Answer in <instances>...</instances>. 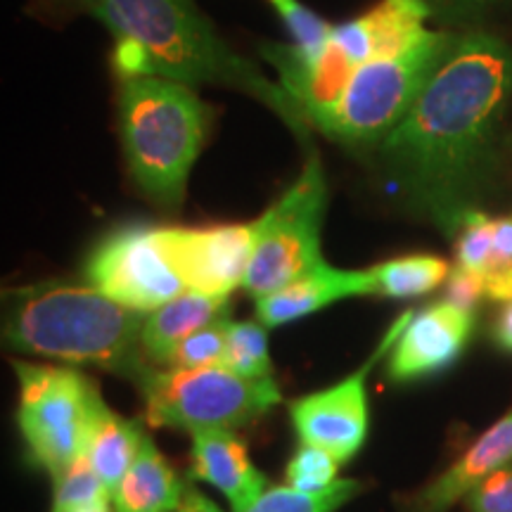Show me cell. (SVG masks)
Wrapping results in <instances>:
<instances>
[{"mask_svg":"<svg viewBox=\"0 0 512 512\" xmlns=\"http://www.w3.org/2000/svg\"><path fill=\"white\" fill-rule=\"evenodd\" d=\"M512 95V50L491 34L458 36L406 119L380 143L389 178L446 230L477 209Z\"/></svg>","mask_w":512,"mask_h":512,"instance_id":"obj_1","label":"cell"},{"mask_svg":"<svg viewBox=\"0 0 512 512\" xmlns=\"http://www.w3.org/2000/svg\"><path fill=\"white\" fill-rule=\"evenodd\" d=\"M93 12L114 36L138 43L145 76L238 88L264 102L299 140L309 138L311 124L285 88L233 53L192 0H95Z\"/></svg>","mask_w":512,"mask_h":512,"instance_id":"obj_2","label":"cell"},{"mask_svg":"<svg viewBox=\"0 0 512 512\" xmlns=\"http://www.w3.org/2000/svg\"><path fill=\"white\" fill-rule=\"evenodd\" d=\"M5 299L10 349L98 366L138 387L155 370L143 349L147 313L114 302L93 285L38 283L5 292Z\"/></svg>","mask_w":512,"mask_h":512,"instance_id":"obj_3","label":"cell"},{"mask_svg":"<svg viewBox=\"0 0 512 512\" xmlns=\"http://www.w3.org/2000/svg\"><path fill=\"white\" fill-rule=\"evenodd\" d=\"M119 112L121 143L138 188L162 207L176 209L207 138V105L190 86L140 76L121 86Z\"/></svg>","mask_w":512,"mask_h":512,"instance_id":"obj_4","label":"cell"},{"mask_svg":"<svg viewBox=\"0 0 512 512\" xmlns=\"http://www.w3.org/2000/svg\"><path fill=\"white\" fill-rule=\"evenodd\" d=\"M456 41L458 36L448 31L427 29L411 48L361 64L342 95L313 117L311 126L344 145L382 143L413 110Z\"/></svg>","mask_w":512,"mask_h":512,"instance_id":"obj_5","label":"cell"},{"mask_svg":"<svg viewBox=\"0 0 512 512\" xmlns=\"http://www.w3.org/2000/svg\"><path fill=\"white\" fill-rule=\"evenodd\" d=\"M140 392L145 396L147 425L192 434L238 430L259 420L280 401L273 377L247 380L226 366L155 368L140 384Z\"/></svg>","mask_w":512,"mask_h":512,"instance_id":"obj_6","label":"cell"},{"mask_svg":"<svg viewBox=\"0 0 512 512\" xmlns=\"http://www.w3.org/2000/svg\"><path fill=\"white\" fill-rule=\"evenodd\" d=\"M12 366L19 380V432L34 463L50 477L62 475L83 458L95 411L102 403L98 387L72 368L24 361Z\"/></svg>","mask_w":512,"mask_h":512,"instance_id":"obj_7","label":"cell"},{"mask_svg":"<svg viewBox=\"0 0 512 512\" xmlns=\"http://www.w3.org/2000/svg\"><path fill=\"white\" fill-rule=\"evenodd\" d=\"M328 178L318 152H311L290 190L256 219V242L245 290L266 297L323 264L320 228L328 209Z\"/></svg>","mask_w":512,"mask_h":512,"instance_id":"obj_8","label":"cell"},{"mask_svg":"<svg viewBox=\"0 0 512 512\" xmlns=\"http://www.w3.org/2000/svg\"><path fill=\"white\" fill-rule=\"evenodd\" d=\"M86 278L95 290L140 313L155 311L188 292L159 242L157 228L145 223L107 235L86 259Z\"/></svg>","mask_w":512,"mask_h":512,"instance_id":"obj_9","label":"cell"},{"mask_svg":"<svg viewBox=\"0 0 512 512\" xmlns=\"http://www.w3.org/2000/svg\"><path fill=\"white\" fill-rule=\"evenodd\" d=\"M411 311L392 325V330L382 337L375 354L356 370L354 375L344 377L335 387L323 392L302 396L290 406L294 430H297L302 444H311L332 453L339 463H347L358 453L368 437V392L366 375L375 361L394 347L396 337L401 335Z\"/></svg>","mask_w":512,"mask_h":512,"instance_id":"obj_10","label":"cell"},{"mask_svg":"<svg viewBox=\"0 0 512 512\" xmlns=\"http://www.w3.org/2000/svg\"><path fill=\"white\" fill-rule=\"evenodd\" d=\"M157 235L188 290L230 294L245 285L256 221L214 228H157Z\"/></svg>","mask_w":512,"mask_h":512,"instance_id":"obj_11","label":"cell"},{"mask_svg":"<svg viewBox=\"0 0 512 512\" xmlns=\"http://www.w3.org/2000/svg\"><path fill=\"white\" fill-rule=\"evenodd\" d=\"M472 330L475 313L451 302L411 311L387 358V375L394 382H415L444 373L470 344Z\"/></svg>","mask_w":512,"mask_h":512,"instance_id":"obj_12","label":"cell"},{"mask_svg":"<svg viewBox=\"0 0 512 512\" xmlns=\"http://www.w3.org/2000/svg\"><path fill=\"white\" fill-rule=\"evenodd\" d=\"M512 463V411L491 425L446 472L408 498L401 512H448L498 467Z\"/></svg>","mask_w":512,"mask_h":512,"instance_id":"obj_13","label":"cell"},{"mask_svg":"<svg viewBox=\"0 0 512 512\" xmlns=\"http://www.w3.org/2000/svg\"><path fill=\"white\" fill-rule=\"evenodd\" d=\"M190 475L219 489L235 512H245L266 491L268 479L249 460L247 444L230 430L192 434Z\"/></svg>","mask_w":512,"mask_h":512,"instance_id":"obj_14","label":"cell"},{"mask_svg":"<svg viewBox=\"0 0 512 512\" xmlns=\"http://www.w3.org/2000/svg\"><path fill=\"white\" fill-rule=\"evenodd\" d=\"M363 294H373L370 271H342L323 261L302 278L256 299V311L266 328H280V325L311 316L339 299L363 297Z\"/></svg>","mask_w":512,"mask_h":512,"instance_id":"obj_15","label":"cell"},{"mask_svg":"<svg viewBox=\"0 0 512 512\" xmlns=\"http://www.w3.org/2000/svg\"><path fill=\"white\" fill-rule=\"evenodd\" d=\"M230 318L228 294H202L183 292L169 304L159 306L145 316L143 349L152 363L164 366L183 339L200 332L216 320Z\"/></svg>","mask_w":512,"mask_h":512,"instance_id":"obj_16","label":"cell"},{"mask_svg":"<svg viewBox=\"0 0 512 512\" xmlns=\"http://www.w3.org/2000/svg\"><path fill=\"white\" fill-rule=\"evenodd\" d=\"M143 439L145 432L140 422L121 418L105 406V401L100 403L91 432H88L86 448H83V458L88 460V465L93 467L95 475L100 477V482L112 496L126 472L131 470Z\"/></svg>","mask_w":512,"mask_h":512,"instance_id":"obj_17","label":"cell"},{"mask_svg":"<svg viewBox=\"0 0 512 512\" xmlns=\"http://www.w3.org/2000/svg\"><path fill=\"white\" fill-rule=\"evenodd\" d=\"M183 484L174 467L157 451L155 441L145 434L131 470L112 496L114 512H162L176 501Z\"/></svg>","mask_w":512,"mask_h":512,"instance_id":"obj_18","label":"cell"},{"mask_svg":"<svg viewBox=\"0 0 512 512\" xmlns=\"http://www.w3.org/2000/svg\"><path fill=\"white\" fill-rule=\"evenodd\" d=\"M448 273H451V266L434 254L399 256V259L382 261L370 268L373 294L389 299H413L430 294L446 283Z\"/></svg>","mask_w":512,"mask_h":512,"instance_id":"obj_19","label":"cell"},{"mask_svg":"<svg viewBox=\"0 0 512 512\" xmlns=\"http://www.w3.org/2000/svg\"><path fill=\"white\" fill-rule=\"evenodd\" d=\"M53 484V512H114L112 494L86 458H79L62 475L53 477Z\"/></svg>","mask_w":512,"mask_h":512,"instance_id":"obj_20","label":"cell"},{"mask_svg":"<svg viewBox=\"0 0 512 512\" xmlns=\"http://www.w3.org/2000/svg\"><path fill=\"white\" fill-rule=\"evenodd\" d=\"M221 366L233 370L235 375L247 377V380H266V377H273L271 356H268L266 325L254 323V320L230 323L226 356H223Z\"/></svg>","mask_w":512,"mask_h":512,"instance_id":"obj_21","label":"cell"},{"mask_svg":"<svg viewBox=\"0 0 512 512\" xmlns=\"http://www.w3.org/2000/svg\"><path fill=\"white\" fill-rule=\"evenodd\" d=\"M358 491H361V484L354 479H342L318 494H306L292 486H273L245 512H335L351 501Z\"/></svg>","mask_w":512,"mask_h":512,"instance_id":"obj_22","label":"cell"},{"mask_svg":"<svg viewBox=\"0 0 512 512\" xmlns=\"http://www.w3.org/2000/svg\"><path fill=\"white\" fill-rule=\"evenodd\" d=\"M230 323H233L230 318L216 320V323H211L200 332H195V335L183 339V342L171 351V356L166 358L164 366L178 370L221 366L223 356H226Z\"/></svg>","mask_w":512,"mask_h":512,"instance_id":"obj_23","label":"cell"},{"mask_svg":"<svg viewBox=\"0 0 512 512\" xmlns=\"http://www.w3.org/2000/svg\"><path fill=\"white\" fill-rule=\"evenodd\" d=\"M339 465L342 463L325 448L302 444L287 463V486L306 491V494H318V491H325L332 484H337Z\"/></svg>","mask_w":512,"mask_h":512,"instance_id":"obj_24","label":"cell"},{"mask_svg":"<svg viewBox=\"0 0 512 512\" xmlns=\"http://www.w3.org/2000/svg\"><path fill=\"white\" fill-rule=\"evenodd\" d=\"M472 512H512V463L498 467L467 494Z\"/></svg>","mask_w":512,"mask_h":512,"instance_id":"obj_25","label":"cell"},{"mask_svg":"<svg viewBox=\"0 0 512 512\" xmlns=\"http://www.w3.org/2000/svg\"><path fill=\"white\" fill-rule=\"evenodd\" d=\"M430 15L439 22L456 24V27H465V24L479 22L489 15L496 5L503 0H420Z\"/></svg>","mask_w":512,"mask_h":512,"instance_id":"obj_26","label":"cell"},{"mask_svg":"<svg viewBox=\"0 0 512 512\" xmlns=\"http://www.w3.org/2000/svg\"><path fill=\"white\" fill-rule=\"evenodd\" d=\"M484 297H486V287H484L482 275L475 271H467V268H460V266L451 268V273H448L446 278V302L475 313V309Z\"/></svg>","mask_w":512,"mask_h":512,"instance_id":"obj_27","label":"cell"},{"mask_svg":"<svg viewBox=\"0 0 512 512\" xmlns=\"http://www.w3.org/2000/svg\"><path fill=\"white\" fill-rule=\"evenodd\" d=\"M512 268V219H491V259L484 280Z\"/></svg>","mask_w":512,"mask_h":512,"instance_id":"obj_28","label":"cell"},{"mask_svg":"<svg viewBox=\"0 0 512 512\" xmlns=\"http://www.w3.org/2000/svg\"><path fill=\"white\" fill-rule=\"evenodd\" d=\"M162 512H223V510L214 501H209L207 496L197 494L190 484H183L181 494H178L176 501Z\"/></svg>","mask_w":512,"mask_h":512,"instance_id":"obj_29","label":"cell"},{"mask_svg":"<svg viewBox=\"0 0 512 512\" xmlns=\"http://www.w3.org/2000/svg\"><path fill=\"white\" fill-rule=\"evenodd\" d=\"M494 344L505 354H512V302H505L501 313H498L494 328H491Z\"/></svg>","mask_w":512,"mask_h":512,"instance_id":"obj_30","label":"cell"},{"mask_svg":"<svg viewBox=\"0 0 512 512\" xmlns=\"http://www.w3.org/2000/svg\"><path fill=\"white\" fill-rule=\"evenodd\" d=\"M268 3H275V0H268Z\"/></svg>","mask_w":512,"mask_h":512,"instance_id":"obj_31","label":"cell"}]
</instances>
